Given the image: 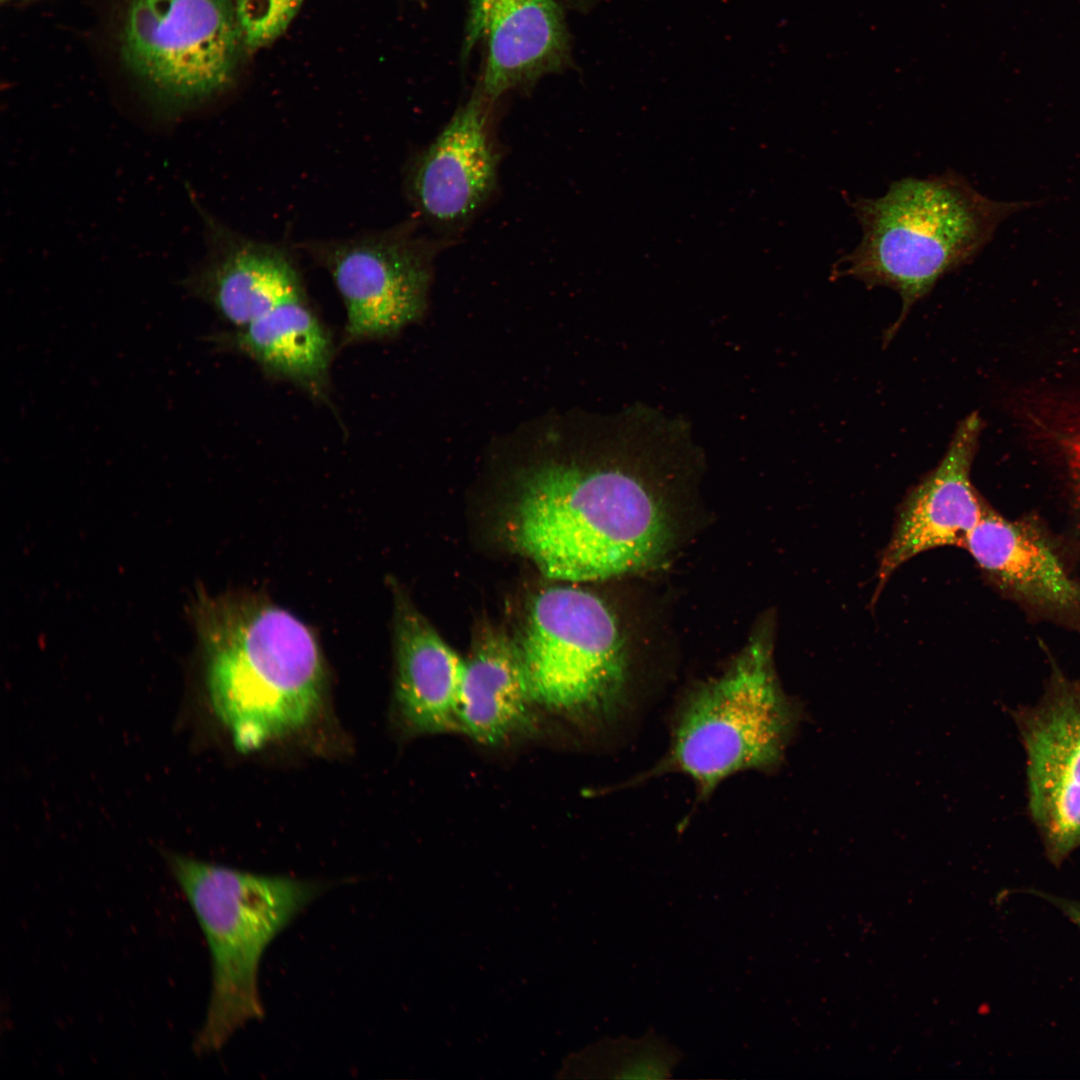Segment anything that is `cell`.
<instances>
[{"instance_id":"cell-17","label":"cell","mask_w":1080,"mask_h":1080,"mask_svg":"<svg viewBox=\"0 0 1080 1080\" xmlns=\"http://www.w3.org/2000/svg\"><path fill=\"white\" fill-rule=\"evenodd\" d=\"M209 339L246 355L266 374L314 397L326 394L333 344L307 295L280 304L242 328Z\"/></svg>"},{"instance_id":"cell-19","label":"cell","mask_w":1080,"mask_h":1080,"mask_svg":"<svg viewBox=\"0 0 1080 1080\" xmlns=\"http://www.w3.org/2000/svg\"><path fill=\"white\" fill-rule=\"evenodd\" d=\"M303 0H234L245 50L254 52L277 40L288 28Z\"/></svg>"},{"instance_id":"cell-10","label":"cell","mask_w":1080,"mask_h":1080,"mask_svg":"<svg viewBox=\"0 0 1080 1080\" xmlns=\"http://www.w3.org/2000/svg\"><path fill=\"white\" fill-rule=\"evenodd\" d=\"M191 199L203 222L206 254L181 280L190 295L210 305L234 329L306 295L290 249L232 230Z\"/></svg>"},{"instance_id":"cell-15","label":"cell","mask_w":1080,"mask_h":1080,"mask_svg":"<svg viewBox=\"0 0 1080 1080\" xmlns=\"http://www.w3.org/2000/svg\"><path fill=\"white\" fill-rule=\"evenodd\" d=\"M395 700L415 734L459 732L463 660L399 587L393 584Z\"/></svg>"},{"instance_id":"cell-6","label":"cell","mask_w":1080,"mask_h":1080,"mask_svg":"<svg viewBox=\"0 0 1080 1080\" xmlns=\"http://www.w3.org/2000/svg\"><path fill=\"white\" fill-rule=\"evenodd\" d=\"M518 646L538 707L592 726L629 707L626 643L615 615L596 595L573 587L542 591Z\"/></svg>"},{"instance_id":"cell-13","label":"cell","mask_w":1080,"mask_h":1080,"mask_svg":"<svg viewBox=\"0 0 1080 1080\" xmlns=\"http://www.w3.org/2000/svg\"><path fill=\"white\" fill-rule=\"evenodd\" d=\"M467 42L484 44L479 92L490 102L560 71L569 33L556 0H471Z\"/></svg>"},{"instance_id":"cell-5","label":"cell","mask_w":1080,"mask_h":1080,"mask_svg":"<svg viewBox=\"0 0 1080 1080\" xmlns=\"http://www.w3.org/2000/svg\"><path fill=\"white\" fill-rule=\"evenodd\" d=\"M798 721L799 709L776 677L770 643L758 638L724 673L683 697L666 753L632 784L679 773L705 800L737 773L777 768Z\"/></svg>"},{"instance_id":"cell-1","label":"cell","mask_w":1080,"mask_h":1080,"mask_svg":"<svg viewBox=\"0 0 1080 1080\" xmlns=\"http://www.w3.org/2000/svg\"><path fill=\"white\" fill-rule=\"evenodd\" d=\"M701 458L685 418L636 402L617 415L598 459L523 474L508 522L512 544L556 580L648 568L672 544L668 482Z\"/></svg>"},{"instance_id":"cell-8","label":"cell","mask_w":1080,"mask_h":1080,"mask_svg":"<svg viewBox=\"0 0 1080 1080\" xmlns=\"http://www.w3.org/2000/svg\"><path fill=\"white\" fill-rule=\"evenodd\" d=\"M301 249L330 274L346 309L347 341L391 336L423 312L431 251L407 230L311 240Z\"/></svg>"},{"instance_id":"cell-3","label":"cell","mask_w":1080,"mask_h":1080,"mask_svg":"<svg viewBox=\"0 0 1080 1080\" xmlns=\"http://www.w3.org/2000/svg\"><path fill=\"white\" fill-rule=\"evenodd\" d=\"M1041 204L990 199L950 169L924 179L902 178L881 197L851 203L862 238L839 260L836 273L901 296V314L888 340L912 306L940 278L972 261L1005 219Z\"/></svg>"},{"instance_id":"cell-11","label":"cell","mask_w":1080,"mask_h":1080,"mask_svg":"<svg viewBox=\"0 0 1080 1080\" xmlns=\"http://www.w3.org/2000/svg\"><path fill=\"white\" fill-rule=\"evenodd\" d=\"M982 421L972 413L957 426L944 457L906 495L878 567V595L890 576L925 551L963 547L987 505L970 480Z\"/></svg>"},{"instance_id":"cell-9","label":"cell","mask_w":1080,"mask_h":1080,"mask_svg":"<svg viewBox=\"0 0 1080 1080\" xmlns=\"http://www.w3.org/2000/svg\"><path fill=\"white\" fill-rule=\"evenodd\" d=\"M1011 716L1026 754L1028 812L1059 867L1080 847V682L1052 663L1038 700Z\"/></svg>"},{"instance_id":"cell-2","label":"cell","mask_w":1080,"mask_h":1080,"mask_svg":"<svg viewBox=\"0 0 1080 1080\" xmlns=\"http://www.w3.org/2000/svg\"><path fill=\"white\" fill-rule=\"evenodd\" d=\"M192 615L211 704L239 752L294 734L317 717L325 663L303 621L248 593L202 595Z\"/></svg>"},{"instance_id":"cell-7","label":"cell","mask_w":1080,"mask_h":1080,"mask_svg":"<svg viewBox=\"0 0 1080 1080\" xmlns=\"http://www.w3.org/2000/svg\"><path fill=\"white\" fill-rule=\"evenodd\" d=\"M118 46L167 117L224 92L245 50L232 0H126Z\"/></svg>"},{"instance_id":"cell-20","label":"cell","mask_w":1080,"mask_h":1080,"mask_svg":"<svg viewBox=\"0 0 1080 1080\" xmlns=\"http://www.w3.org/2000/svg\"><path fill=\"white\" fill-rule=\"evenodd\" d=\"M1063 449L1077 501L1080 503V424L1063 438Z\"/></svg>"},{"instance_id":"cell-4","label":"cell","mask_w":1080,"mask_h":1080,"mask_svg":"<svg viewBox=\"0 0 1080 1080\" xmlns=\"http://www.w3.org/2000/svg\"><path fill=\"white\" fill-rule=\"evenodd\" d=\"M207 940L212 989L194 1040L198 1055L220 1050L234 1033L264 1016L258 971L270 942L321 892L318 883L268 876L164 854Z\"/></svg>"},{"instance_id":"cell-16","label":"cell","mask_w":1080,"mask_h":1080,"mask_svg":"<svg viewBox=\"0 0 1080 1080\" xmlns=\"http://www.w3.org/2000/svg\"><path fill=\"white\" fill-rule=\"evenodd\" d=\"M536 704L518 644L487 631L465 660L460 689L459 732L496 746L533 728Z\"/></svg>"},{"instance_id":"cell-14","label":"cell","mask_w":1080,"mask_h":1080,"mask_svg":"<svg viewBox=\"0 0 1080 1080\" xmlns=\"http://www.w3.org/2000/svg\"><path fill=\"white\" fill-rule=\"evenodd\" d=\"M963 548L1003 592L1049 614L1080 611V584L1031 520H1011L987 507Z\"/></svg>"},{"instance_id":"cell-21","label":"cell","mask_w":1080,"mask_h":1080,"mask_svg":"<svg viewBox=\"0 0 1080 1080\" xmlns=\"http://www.w3.org/2000/svg\"><path fill=\"white\" fill-rule=\"evenodd\" d=\"M1029 893L1038 896L1057 907L1072 923L1080 929V901L1062 898L1047 892L1031 889Z\"/></svg>"},{"instance_id":"cell-22","label":"cell","mask_w":1080,"mask_h":1080,"mask_svg":"<svg viewBox=\"0 0 1080 1080\" xmlns=\"http://www.w3.org/2000/svg\"><path fill=\"white\" fill-rule=\"evenodd\" d=\"M2 1H5V0H2Z\"/></svg>"},{"instance_id":"cell-18","label":"cell","mask_w":1080,"mask_h":1080,"mask_svg":"<svg viewBox=\"0 0 1080 1080\" xmlns=\"http://www.w3.org/2000/svg\"><path fill=\"white\" fill-rule=\"evenodd\" d=\"M681 1051L654 1031L639 1038L621 1036L599 1040L569 1055L561 1078H670Z\"/></svg>"},{"instance_id":"cell-12","label":"cell","mask_w":1080,"mask_h":1080,"mask_svg":"<svg viewBox=\"0 0 1080 1080\" xmlns=\"http://www.w3.org/2000/svg\"><path fill=\"white\" fill-rule=\"evenodd\" d=\"M491 103L477 89L410 166L408 197L435 226L464 224L495 189L499 156L489 137Z\"/></svg>"}]
</instances>
